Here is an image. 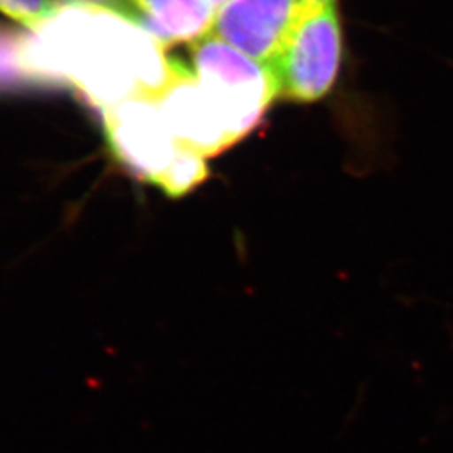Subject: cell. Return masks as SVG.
<instances>
[{"mask_svg": "<svg viewBox=\"0 0 453 453\" xmlns=\"http://www.w3.org/2000/svg\"><path fill=\"white\" fill-rule=\"evenodd\" d=\"M163 49L130 17L63 0L42 27L24 35L20 63L39 86L69 84L104 111L162 91L172 67Z\"/></svg>", "mask_w": 453, "mask_h": 453, "instance_id": "6da1fadb", "label": "cell"}, {"mask_svg": "<svg viewBox=\"0 0 453 453\" xmlns=\"http://www.w3.org/2000/svg\"><path fill=\"white\" fill-rule=\"evenodd\" d=\"M101 113L114 157L140 179L172 196L185 195L207 179L205 158L175 138L157 96L131 97Z\"/></svg>", "mask_w": 453, "mask_h": 453, "instance_id": "7a4b0ae2", "label": "cell"}, {"mask_svg": "<svg viewBox=\"0 0 453 453\" xmlns=\"http://www.w3.org/2000/svg\"><path fill=\"white\" fill-rule=\"evenodd\" d=\"M195 82L234 143L254 130L273 104L277 84L271 69L209 34L190 44Z\"/></svg>", "mask_w": 453, "mask_h": 453, "instance_id": "3957f363", "label": "cell"}, {"mask_svg": "<svg viewBox=\"0 0 453 453\" xmlns=\"http://www.w3.org/2000/svg\"><path fill=\"white\" fill-rule=\"evenodd\" d=\"M341 52L336 4L308 7L267 65L274 76L279 97L294 103H314L326 96L338 78Z\"/></svg>", "mask_w": 453, "mask_h": 453, "instance_id": "277c9868", "label": "cell"}, {"mask_svg": "<svg viewBox=\"0 0 453 453\" xmlns=\"http://www.w3.org/2000/svg\"><path fill=\"white\" fill-rule=\"evenodd\" d=\"M308 7L306 0H230L219 9L211 35L269 65Z\"/></svg>", "mask_w": 453, "mask_h": 453, "instance_id": "5b68a950", "label": "cell"}, {"mask_svg": "<svg viewBox=\"0 0 453 453\" xmlns=\"http://www.w3.org/2000/svg\"><path fill=\"white\" fill-rule=\"evenodd\" d=\"M136 20L163 48L190 42L211 34L217 9L209 0H128Z\"/></svg>", "mask_w": 453, "mask_h": 453, "instance_id": "8992f818", "label": "cell"}, {"mask_svg": "<svg viewBox=\"0 0 453 453\" xmlns=\"http://www.w3.org/2000/svg\"><path fill=\"white\" fill-rule=\"evenodd\" d=\"M24 35L0 29V91L39 86L20 63Z\"/></svg>", "mask_w": 453, "mask_h": 453, "instance_id": "52a82bcc", "label": "cell"}, {"mask_svg": "<svg viewBox=\"0 0 453 453\" xmlns=\"http://www.w3.org/2000/svg\"><path fill=\"white\" fill-rule=\"evenodd\" d=\"M59 4V0H0V12L34 33L48 22Z\"/></svg>", "mask_w": 453, "mask_h": 453, "instance_id": "ba28073f", "label": "cell"}, {"mask_svg": "<svg viewBox=\"0 0 453 453\" xmlns=\"http://www.w3.org/2000/svg\"><path fill=\"white\" fill-rule=\"evenodd\" d=\"M311 5H331V4H336V0H306Z\"/></svg>", "mask_w": 453, "mask_h": 453, "instance_id": "9c48e42d", "label": "cell"}, {"mask_svg": "<svg viewBox=\"0 0 453 453\" xmlns=\"http://www.w3.org/2000/svg\"><path fill=\"white\" fill-rule=\"evenodd\" d=\"M209 2H211V5L219 11V9H222L226 4H228L230 0H209Z\"/></svg>", "mask_w": 453, "mask_h": 453, "instance_id": "30bf717a", "label": "cell"}]
</instances>
